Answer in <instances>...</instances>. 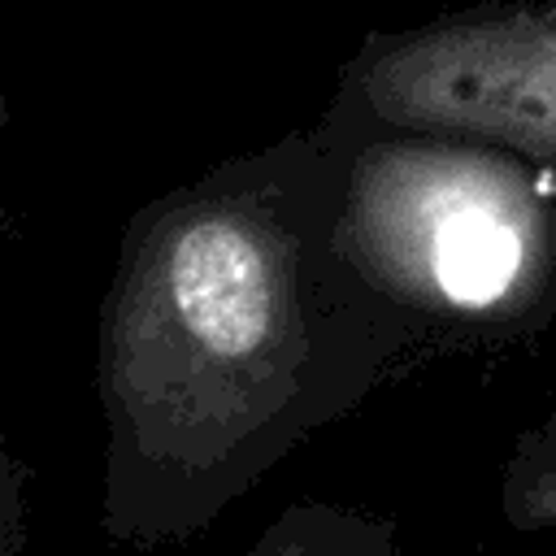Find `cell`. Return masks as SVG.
<instances>
[{
  "label": "cell",
  "instance_id": "obj_7",
  "mask_svg": "<svg viewBox=\"0 0 556 556\" xmlns=\"http://www.w3.org/2000/svg\"><path fill=\"white\" fill-rule=\"evenodd\" d=\"M9 117H13V109H9V96H4V91H0V135H4V130H9ZM13 230H17V217H13V213H4V208H0V243H4V239H9V235H13Z\"/></svg>",
  "mask_w": 556,
  "mask_h": 556
},
{
  "label": "cell",
  "instance_id": "obj_2",
  "mask_svg": "<svg viewBox=\"0 0 556 556\" xmlns=\"http://www.w3.org/2000/svg\"><path fill=\"white\" fill-rule=\"evenodd\" d=\"M339 252L421 348H517L556 317V165L356 117Z\"/></svg>",
  "mask_w": 556,
  "mask_h": 556
},
{
  "label": "cell",
  "instance_id": "obj_5",
  "mask_svg": "<svg viewBox=\"0 0 556 556\" xmlns=\"http://www.w3.org/2000/svg\"><path fill=\"white\" fill-rule=\"evenodd\" d=\"M500 517L513 530H556V404L517 434L500 473Z\"/></svg>",
  "mask_w": 556,
  "mask_h": 556
},
{
  "label": "cell",
  "instance_id": "obj_1",
  "mask_svg": "<svg viewBox=\"0 0 556 556\" xmlns=\"http://www.w3.org/2000/svg\"><path fill=\"white\" fill-rule=\"evenodd\" d=\"M352 143L330 100L130 217L96 330L109 539L200 534L421 348L339 252Z\"/></svg>",
  "mask_w": 556,
  "mask_h": 556
},
{
  "label": "cell",
  "instance_id": "obj_3",
  "mask_svg": "<svg viewBox=\"0 0 556 556\" xmlns=\"http://www.w3.org/2000/svg\"><path fill=\"white\" fill-rule=\"evenodd\" d=\"M334 100L365 126L486 139L556 165V0H482L374 30Z\"/></svg>",
  "mask_w": 556,
  "mask_h": 556
},
{
  "label": "cell",
  "instance_id": "obj_4",
  "mask_svg": "<svg viewBox=\"0 0 556 556\" xmlns=\"http://www.w3.org/2000/svg\"><path fill=\"white\" fill-rule=\"evenodd\" d=\"M243 556H400V526L382 513L304 500L282 508Z\"/></svg>",
  "mask_w": 556,
  "mask_h": 556
},
{
  "label": "cell",
  "instance_id": "obj_6",
  "mask_svg": "<svg viewBox=\"0 0 556 556\" xmlns=\"http://www.w3.org/2000/svg\"><path fill=\"white\" fill-rule=\"evenodd\" d=\"M26 547V495H22V469L0 434V556H22Z\"/></svg>",
  "mask_w": 556,
  "mask_h": 556
}]
</instances>
